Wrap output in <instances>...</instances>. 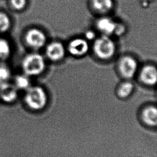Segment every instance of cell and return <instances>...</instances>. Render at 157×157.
<instances>
[{
	"instance_id": "6da1fadb",
	"label": "cell",
	"mask_w": 157,
	"mask_h": 157,
	"mask_svg": "<svg viewBox=\"0 0 157 157\" xmlns=\"http://www.w3.org/2000/svg\"><path fill=\"white\" fill-rule=\"evenodd\" d=\"M25 100L29 108L38 110L46 105L47 96L43 88L40 86H33L27 89Z\"/></svg>"
},
{
	"instance_id": "7a4b0ae2",
	"label": "cell",
	"mask_w": 157,
	"mask_h": 157,
	"mask_svg": "<svg viewBox=\"0 0 157 157\" xmlns=\"http://www.w3.org/2000/svg\"><path fill=\"white\" fill-rule=\"evenodd\" d=\"M45 61L42 55L38 53L28 55L22 62V67L26 75H37L45 69Z\"/></svg>"
},
{
	"instance_id": "3957f363",
	"label": "cell",
	"mask_w": 157,
	"mask_h": 157,
	"mask_svg": "<svg viewBox=\"0 0 157 157\" xmlns=\"http://www.w3.org/2000/svg\"><path fill=\"white\" fill-rule=\"evenodd\" d=\"M116 50L115 44L109 36L103 35L98 38L94 43V50L100 58L107 59L111 58Z\"/></svg>"
},
{
	"instance_id": "277c9868",
	"label": "cell",
	"mask_w": 157,
	"mask_h": 157,
	"mask_svg": "<svg viewBox=\"0 0 157 157\" xmlns=\"http://www.w3.org/2000/svg\"><path fill=\"white\" fill-rule=\"evenodd\" d=\"M25 39L27 44L34 48H40L43 47L47 40L45 34L36 28L29 29L26 34Z\"/></svg>"
},
{
	"instance_id": "5b68a950",
	"label": "cell",
	"mask_w": 157,
	"mask_h": 157,
	"mask_svg": "<svg viewBox=\"0 0 157 157\" xmlns=\"http://www.w3.org/2000/svg\"><path fill=\"white\" fill-rule=\"evenodd\" d=\"M120 70L121 74L126 78H132L137 69L136 59L131 56L123 57L120 62Z\"/></svg>"
},
{
	"instance_id": "8992f818",
	"label": "cell",
	"mask_w": 157,
	"mask_h": 157,
	"mask_svg": "<svg viewBox=\"0 0 157 157\" xmlns=\"http://www.w3.org/2000/svg\"><path fill=\"white\" fill-rule=\"evenodd\" d=\"M68 50L71 54L75 56L85 55L88 50V44L86 40L77 38L71 40L68 46Z\"/></svg>"
},
{
	"instance_id": "52a82bcc",
	"label": "cell",
	"mask_w": 157,
	"mask_h": 157,
	"mask_svg": "<svg viewBox=\"0 0 157 157\" xmlns=\"http://www.w3.org/2000/svg\"><path fill=\"white\" fill-rule=\"evenodd\" d=\"M46 54L48 58L52 61L61 60L65 55L64 47L59 42H52L46 48Z\"/></svg>"
},
{
	"instance_id": "ba28073f",
	"label": "cell",
	"mask_w": 157,
	"mask_h": 157,
	"mask_svg": "<svg viewBox=\"0 0 157 157\" xmlns=\"http://www.w3.org/2000/svg\"><path fill=\"white\" fill-rule=\"evenodd\" d=\"M0 97L4 102H13L17 97V87L7 82L0 84Z\"/></svg>"
},
{
	"instance_id": "9c48e42d",
	"label": "cell",
	"mask_w": 157,
	"mask_h": 157,
	"mask_svg": "<svg viewBox=\"0 0 157 157\" xmlns=\"http://www.w3.org/2000/svg\"><path fill=\"white\" fill-rule=\"evenodd\" d=\"M140 79L148 85H154L157 83V69L151 65L143 67L140 72Z\"/></svg>"
},
{
	"instance_id": "30bf717a",
	"label": "cell",
	"mask_w": 157,
	"mask_h": 157,
	"mask_svg": "<svg viewBox=\"0 0 157 157\" xmlns=\"http://www.w3.org/2000/svg\"><path fill=\"white\" fill-rule=\"evenodd\" d=\"M96 25L98 29L102 32L104 35L109 36L114 33L117 23L109 17H102L98 20Z\"/></svg>"
},
{
	"instance_id": "8fae6325",
	"label": "cell",
	"mask_w": 157,
	"mask_h": 157,
	"mask_svg": "<svg viewBox=\"0 0 157 157\" xmlns=\"http://www.w3.org/2000/svg\"><path fill=\"white\" fill-rule=\"evenodd\" d=\"M143 119L146 124L151 126H157V108L153 106L146 108L142 114Z\"/></svg>"
},
{
	"instance_id": "7c38bea8",
	"label": "cell",
	"mask_w": 157,
	"mask_h": 157,
	"mask_svg": "<svg viewBox=\"0 0 157 157\" xmlns=\"http://www.w3.org/2000/svg\"><path fill=\"white\" fill-rule=\"evenodd\" d=\"M92 4L94 9L101 13L109 12L113 7L112 0H92Z\"/></svg>"
},
{
	"instance_id": "4fadbf2b",
	"label": "cell",
	"mask_w": 157,
	"mask_h": 157,
	"mask_svg": "<svg viewBox=\"0 0 157 157\" xmlns=\"http://www.w3.org/2000/svg\"><path fill=\"white\" fill-rule=\"evenodd\" d=\"M30 82L27 75H20L15 78V86L19 89L24 90L29 88Z\"/></svg>"
},
{
	"instance_id": "5bb4252c",
	"label": "cell",
	"mask_w": 157,
	"mask_h": 157,
	"mask_svg": "<svg viewBox=\"0 0 157 157\" xmlns=\"http://www.w3.org/2000/svg\"><path fill=\"white\" fill-rule=\"evenodd\" d=\"M133 90V85L129 82L122 83L118 89V95L121 98H126L130 95Z\"/></svg>"
},
{
	"instance_id": "9a60e30c",
	"label": "cell",
	"mask_w": 157,
	"mask_h": 157,
	"mask_svg": "<svg viewBox=\"0 0 157 157\" xmlns=\"http://www.w3.org/2000/svg\"><path fill=\"white\" fill-rule=\"evenodd\" d=\"M10 48L9 42L2 38H0V58H6L10 53Z\"/></svg>"
},
{
	"instance_id": "2e32d148",
	"label": "cell",
	"mask_w": 157,
	"mask_h": 157,
	"mask_svg": "<svg viewBox=\"0 0 157 157\" xmlns=\"http://www.w3.org/2000/svg\"><path fill=\"white\" fill-rule=\"evenodd\" d=\"M10 25V18L7 14L3 12H0V32L7 31Z\"/></svg>"
},
{
	"instance_id": "e0dca14e",
	"label": "cell",
	"mask_w": 157,
	"mask_h": 157,
	"mask_svg": "<svg viewBox=\"0 0 157 157\" xmlns=\"http://www.w3.org/2000/svg\"><path fill=\"white\" fill-rule=\"evenodd\" d=\"M9 70L4 66H0V84L6 82L10 77Z\"/></svg>"
},
{
	"instance_id": "ac0fdd59",
	"label": "cell",
	"mask_w": 157,
	"mask_h": 157,
	"mask_svg": "<svg viewBox=\"0 0 157 157\" xmlns=\"http://www.w3.org/2000/svg\"><path fill=\"white\" fill-rule=\"evenodd\" d=\"M10 3L15 9L21 10L25 7L26 0H10Z\"/></svg>"
},
{
	"instance_id": "d6986e66",
	"label": "cell",
	"mask_w": 157,
	"mask_h": 157,
	"mask_svg": "<svg viewBox=\"0 0 157 157\" xmlns=\"http://www.w3.org/2000/svg\"><path fill=\"white\" fill-rule=\"evenodd\" d=\"M86 37L88 39H92L94 37V33L92 31H88L86 34Z\"/></svg>"
}]
</instances>
